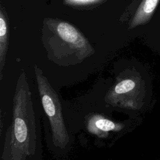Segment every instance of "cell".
<instances>
[{
    "instance_id": "1",
    "label": "cell",
    "mask_w": 160,
    "mask_h": 160,
    "mask_svg": "<svg viewBox=\"0 0 160 160\" xmlns=\"http://www.w3.org/2000/svg\"><path fill=\"white\" fill-rule=\"evenodd\" d=\"M68 126L83 145L90 143L98 148L108 149L121 138L132 132L142 122V117L118 119L94 89L88 92L62 101Z\"/></svg>"
},
{
    "instance_id": "2",
    "label": "cell",
    "mask_w": 160,
    "mask_h": 160,
    "mask_svg": "<svg viewBox=\"0 0 160 160\" xmlns=\"http://www.w3.org/2000/svg\"><path fill=\"white\" fill-rule=\"evenodd\" d=\"M40 109L26 72L16 82L12 114L2 146L1 160H43Z\"/></svg>"
},
{
    "instance_id": "3",
    "label": "cell",
    "mask_w": 160,
    "mask_h": 160,
    "mask_svg": "<svg viewBox=\"0 0 160 160\" xmlns=\"http://www.w3.org/2000/svg\"><path fill=\"white\" fill-rule=\"evenodd\" d=\"M93 88L107 106L129 118L142 117L152 105V78L135 65L114 70L111 77L99 80Z\"/></svg>"
},
{
    "instance_id": "4",
    "label": "cell",
    "mask_w": 160,
    "mask_h": 160,
    "mask_svg": "<svg viewBox=\"0 0 160 160\" xmlns=\"http://www.w3.org/2000/svg\"><path fill=\"white\" fill-rule=\"evenodd\" d=\"M34 69L47 148L54 158H65L72 149L75 136L70 130L65 118L63 98L41 68L35 64Z\"/></svg>"
},
{
    "instance_id": "5",
    "label": "cell",
    "mask_w": 160,
    "mask_h": 160,
    "mask_svg": "<svg viewBox=\"0 0 160 160\" xmlns=\"http://www.w3.org/2000/svg\"><path fill=\"white\" fill-rule=\"evenodd\" d=\"M46 35L44 46L49 59L61 67L76 66L95 53L94 48L83 34L72 24L58 19H46Z\"/></svg>"
},
{
    "instance_id": "6",
    "label": "cell",
    "mask_w": 160,
    "mask_h": 160,
    "mask_svg": "<svg viewBox=\"0 0 160 160\" xmlns=\"http://www.w3.org/2000/svg\"><path fill=\"white\" fill-rule=\"evenodd\" d=\"M160 0H142L137 9L129 26L133 29L147 23L151 18Z\"/></svg>"
},
{
    "instance_id": "7",
    "label": "cell",
    "mask_w": 160,
    "mask_h": 160,
    "mask_svg": "<svg viewBox=\"0 0 160 160\" xmlns=\"http://www.w3.org/2000/svg\"><path fill=\"white\" fill-rule=\"evenodd\" d=\"M8 49V24L5 12L0 11V80L2 78V70L5 65Z\"/></svg>"
},
{
    "instance_id": "8",
    "label": "cell",
    "mask_w": 160,
    "mask_h": 160,
    "mask_svg": "<svg viewBox=\"0 0 160 160\" xmlns=\"http://www.w3.org/2000/svg\"><path fill=\"white\" fill-rule=\"evenodd\" d=\"M106 1L107 0H64L63 3L67 6L80 7L101 4Z\"/></svg>"
},
{
    "instance_id": "9",
    "label": "cell",
    "mask_w": 160,
    "mask_h": 160,
    "mask_svg": "<svg viewBox=\"0 0 160 160\" xmlns=\"http://www.w3.org/2000/svg\"><path fill=\"white\" fill-rule=\"evenodd\" d=\"M159 160H160V159H159Z\"/></svg>"
}]
</instances>
